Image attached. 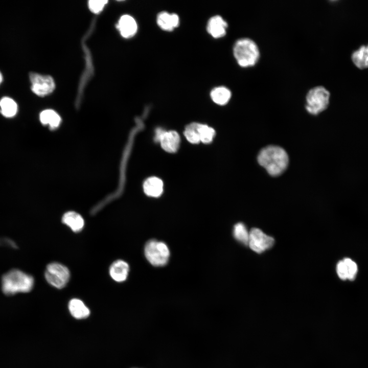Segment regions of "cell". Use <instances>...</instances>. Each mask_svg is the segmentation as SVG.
<instances>
[{
    "label": "cell",
    "instance_id": "obj_1",
    "mask_svg": "<svg viewBox=\"0 0 368 368\" xmlns=\"http://www.w3.org/2000/svg\"><path fill=\"white\" fill-rule=\"evenodd\" d=\"M259 164L271 176L283 173L288 165V156L282 148L274 145L263 148L258 156Z\"/></svg>",
    "mask_w": 368,
    "mask_h": 368
},
{
    "label": "cell",
    "instance_id": "obj_2",
    "mask_svg": "<svg viewBox=\"0 0 368 368\" xmlns=\"http://www.w3.org/2000/svg\"><path fill=\"white\" fill-rule=\"evenodd\" d=\"M33 285V277L19 269L8 271L1 280L2 289L8 295L28 292L32 290Z\"/></svg>",
    "mask_w": 368,
    "mask_h": 368
},
{
    "label": "cell",
    "instance_id": "obj_3",
    "mask_svg": "<svg viewBox=\"0 0 368 368\" xmlns=\"http://www.w3.org/2000/svg\"><path fill=\"white\" fill-rule=\"evenodd\" d=\"M233 55L238 64L242 67L254 66L260 58V51L256 43L248 38L237 40L233 47Z\"/></svg>",
    "mask_w": 368,
    "mask_h": 368
},
{
    "label": "cell",
    "instance_id": "obj_4",
    "mask_svg": "<svg viewBox=\"0 0 368 368\" xmlns=\"http://www.w3.org/2000/svg\"><path fill=\"white\" fill-rule=\"evenodd\" d=\"M330 93L323 86L310 89L306 97L305 108L310 114L316 115L326 110L330 102Z\"/></svg>",
    "mask_w": 368,
    "mask_h": 368
},
{
    "label": "cell",
    "instance_id": "obj_5",
    "mask_svg": "<svg viewBox=\"0 0 368 368\" xmlns=\"http://www.w3.org/2000/svg\"><path fill=\"white\" fill-rule=\"evenodd\" d=\"M144 253L148 262L154 266L165 265L170 256L169 249L167 244L156 240H150L146 243Z\"/></svg>",
    "mask_w": 368,
    "mask_h": 368
},
{
    "label": "cell",
    "instance_id": "obj_6",
    "mask_svg": "<svg viewBox=\"0 0 368 368\" xmlns=\"http://www.w3.org/2000/svg\"><path fill=\"white\" fill-rule=\"evenodd\" d=\"M70 277L68 269L57 262L49 264L45 271L47 281L52 286L61 289L65 286Z\"/></svg>",
    "mask_w": 368,
    "mask_h": 368
},
{
    "label": "cell",
    "instance_id": "obj_7",
    "mask_svg": "<svg viewBox=\"0 0 368 368\" xmlns=\"http://www.w3.org/2000/svg\"><path fill=\"white\" fill-rule=\"evenodd\" d=\"M29 77L31 90L37 96H45L52 93L55 88L54 81L50 76L32 72Z\"/></svg>",
    "mask_w": 368,
    "mask_h": 368
},
{
    "label": "cell",
    "instance_id": "obj_8",
    "mask_svg": "<svg viewBox=\"0 0 368 368\" xmlns=\"http://www.w3.org/2000/svg\"><path fill=\"white\" fill-rule=\"evenodd\" d=\"M273 243V238L259 228H253L249 233L248 244L252 250L257 253L262 252L270 248Z\"/></svg>",
    "mask_w": 368,
    "mask_h": 368
},
{
    "label": "cell",
    "instance_id": "obj_9",
    "mask_svg": "<svg viewBox=\"0 0 368 368\" xmlns=\"http://www.w3.org/2000/svg\"><path fill=\"white\" fill-rule=\"evenodd\" d=\"M336 272L340 279L353 281L355 279L357 274L358 266L352 259L345 258L339 261L337 264Z\"/></svg>",
    "mask_w": 368,
    "mask_h": 368
},
{
    "label": "cell",
    "instance_id": "obj_10",
    "mask_svg": "<svg viewBox=\"0 0 368 368\" xmlns=\"http://www.w3.org/2000/svg\"><path fill=\"white\" fill-rule=\"evenodd\" d=\"M227 27V22L221 16L215 15L209 20L206 30L213 37L219 38L225 36Z\"/></svg>",
    "mask_w": 368,
    "mask_h": 368
},
{
    "label": "cell",
    "instance_id": "obj_11",
    "mask_svg": "<svg viewBox=\"0 0 368 368\" xmlns=\"http://www.w3.org/2000/svg\"><path fill=\"white\" fill-rule=\"evenodd\" d=\"M156 22L162 30L172 31L179 26V18L176 14L163 11L158 14Z\"/></svg>",
    "mask_w": 368,
    "mask_h": 368
},
{
    "label": "cell",
    "instance_id": "obj_12",
    "mask_svg": "<svg viewBox=\"0 0 368 368\" xmlns=\"http://www.w3.org/2000/svg\"><path fill=\"white\" fill-rule=\"evenodd\" d=\"M118 28L123 37L128 38L135 35L137 26L135 19L132 16L124 15L120 18L118 24Z\"/></svg>",
    "mask_w": 368,
    "mask_h": 368
},
{
    "label": "cell",
    "instance_id": "obj_13",
    "mask_svg": "<svg viewBox=\"0 0 368 368\" xmlns=\"http://www.w3.org/2000/svg\"><path fill=\"white\" fill-rule=\"evenodd\" d=\"M159 142L164 150L173 153L176 152L179 147L180 137L175 131H165Z\"/></svg>",
    "mask_w": 368,
    "mask_h": 368
},
{
    "label": "cell",
    "instance_id": "obj_14",
    "mask_svg": "<svg viewBox=\"0 0 368 368\" xmlns=\"http://www.w3.org/2000/svg\"><path fill=\"white\" fill-rule=\"evenodd\" d=\"M129 267L127 262L121 260L114 261L109 268L111 278L116 282H122L127 279Z\"/></svg>",
    "mask_w": 368,
    "mask_h": 368
},
{
    "label": "cell",
    "instance_id": "obj_15",
    "mask_svg": "<svg viewBox=\"0 0 368 368\" xmlns=\"http://www.w3.org/2000/svg\"><path fill=\"white\" fill-rule=\"evenodd\" d=\"M62 221L76 233L81 231L84 225L82 217L78 213L73 211L65 213L62 216Z\"/></svg>",
    "mask_w": 368,
    "mask_h": 368
},
{
    "label": "cell",
    "instance_id": "obj_16",
    "mask_svg": "<svg viewBox=\"0 0 368 368\" xmlns=\"http://www.w3.org/2000/svg\"><path fill=\"white\" fill-rule=\"evenodd\" d=\"M144 192L151 197L159 196L163 191V182L156 177H151L147 179L143 185Z\"/></svg>",
    "mask_w": 368,
    "mask_h": 368
},
{
    "label": "cell",
    "instance_id": "obj_17",
    "mask_svg": "<svg viewBox=\"0 0 368 368\" xmlns=\"http://www.w3.org/2000/svg\"><path fill=\"white\" fill-rule=\"evenodd\" d=\"M353 64L359 69L368 68V44L362 45L354 51L351 55Z\"/></svg>",
    "mask_w": 368,
    "mask_h": 368
},
{
    "label": "cell",
    "instance_id": "obj_18",
    "mask_svg": "<svg viewBox=\"0 0 368 368\" xmlns=\"http://www.w3.org/2000/svg\"><path fill=\"white\" fill-rule=\"evenodd\" d=\"M68 309L71 315L77 319L86 318L90 314L89 309L78 298H73L70 301Z\"/></svg>",
    "mask_w": 368,
    "mask_h": 368
},
{
    "label": "cell",
    "instance_id": "obj_19",
    "mask_svg": "<svg viewBox=\"0 0 368 368\" xmlns=\"http://www.w3.org/2000/svg\"><path fill=\"white\" fill-rule=\"evenodd\" d=\"M210 96L214 102L220 105H224L229 101L232 93L227 87L218 86L212 90Z\"/></svg>",
    "mask_w": 368,
    "mask_h": 368
},
{
    "label": "cell",
    "instance_id": "obj_20",
    "mask_svg": "<svg viewBox=\"0 0 368 368\" xmlns=\"http://www.w3.org/2000/svg\"><path fill=\"white\" fill-rule=\"evenodd\" d=\"M18 106L16 102L8 97L0 100V112L6 118H12L17 113Z\"/></svg>",
    "mask_w": 368,
    "mask_h": 368
},
{
    "label": "cell",
    "instance_id": "obj_21",
    "mask_svg": "<svg viewBox=\"0 0 368 368\" xmlns=\"http://www.w3.org/2000/svg\"><path fill=\"white\" fill-rule=\"evenodd\" d=\"M39 119L42 124L49 125L52 128L58 127L61 121L60 116L51 109L42 111L40 114Z\"/></svg>",
    "mask_w": 368,
    "mask_h": 368
},
{
    "label": "cell",
    "instance_id": "obj_22",
    "mask_svg": "<svg viewBox=\"0 0 368 368\" xmlns=\"http://www.w3.org/2000/svg\"><path fill=\"white\" fill-rule=\"evenodd\" d=\"M200 124L197 123H192L186 127L184 134L189 142L197 144L200 142L199 132Z\"/></svg>",
    "mask_w": 368,
    "mask_h": 368
},
{
    "label": "cell",
    "instance_id": "obj_23",
    "mask_svg": "<svg viewBox=\"0 0 368 368\" xmlns=\"http://www.w3.org/2000/svg\"><path fill=\"white\" fill-rule=\"evenodd\" d=\"M233 234L234 237L244 244L248 243L249 233L246 227L242 223H238L234 227Z\"/></svg>",
    "mask_w": 368,
    "mask_h": 368
},
{
    "label": "cell",
    "instance_id": "obj_24",
    "mask_svg": "<svg viewBox=\"0 0 368 368\" xmlns=\"http://www.w3.org/2000/svg\"><path fill=\"white\" fill-rule=\"evenodd\" d=\"M200 142L203 143H211L215 134L213 128L206 125L200 124L199 129Z\"/></svg>",
    "mask_w": 368,
    "mask_h": 368
},
{
    "label": "cell",
    "instance_id": "obj_25",
    "mask_svg": "<svg viewBox=\"0 0 368 368\" xmlns=\"http://www.w3.org/2000/svg\"><path fill=\"white\" fill-rule=\"evenodd\" d=\"M107 3L105 0H91L88 2V6L90 11L95 13L101 12Z\"/></svg>",
    "mask_w": 368,
    "mask_h": 368
},
{
    "label": "cell",
    "instance_id": "obj_26",
    "mask_svg": "<svg viewBox=\"0 0 368 368\" xmlns=\"http://www.w3.org/2000/svg\"><path fill=\"white\" fill-rule=\"evenodd\" d=\"M165 130L162 129L161 128H158L155 131V135L154 137V140L156 142H159L160 140V139L162 136H163L164 133L165 132Z\"/></svg>",
    "mask_w": 368,
    "mask_h": 368
},
{
    "label": "cell",
    "instance_id": "obj_27",
    "mask_svg": "<svg viewBox=\"0 0 368 368\" xmlns=\"http://www.w3.org/2000/svg\"><path fill=\"white\" fill-rule=\"evenodd\" d=\"M2 81H3V76H2L1 72H0V84L2 82Z\"/></svg>",
    "mask_w": 368,
    "mask_h": 368
}]
</instances>
